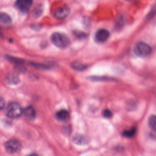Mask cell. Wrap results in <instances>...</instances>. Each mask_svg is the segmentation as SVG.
<instances>
[{
	"label": "cell",
	"instance_id": "1",
	"mask_svg": "<svg viewBox=\"0 0 156 156\" xmlns=\"http://www.w3.org/2000/svg\"><path fill=\"white\" fill-rule=\"evenodd\" d=\"M51 39L53 44L60 49H65L70 44V40L63 34L55 33L52 34Z\"/></svg>",
	"mask_w": 156,
	"mask_h": 156
},
{
	"label": "cell",
	"instance_id": "2",
	"mask_svg": "<svg viewBox=\"0 0 156 156\" xmlns=\"http://www.w3.org/2000/svg\"><path fill=\"white\" fill-rule=\"evenodd\" d=\"M23 110V109L18 103L11 102L6 108V114L10 118L17 119L22 115Z\"/></svg>",
	"mask_w": 156,
	"mask_h": 156
},
{
	"label": "cell",
	"instance_id": "3",
	"mask_svg": "<svg viewBox=\"0 0 156 156\" xmlns=\"http://www.w3.org/2000/svg\"><path fill=\"white\" fill-rule=\"evenodd\" d=\"M134 53L137 56L145 57L148 56L151 52V48L149 44L144 42L136 44L133 49Z\"/></svg>",
	"mask_w": 156,
	"mask_h": 156
},
{
	"label": "cell",
	"instance_id": "4",
	"mask_svg": "<svg viewBox=\"0 0 156 156\" xmlns=\"http://www.w3.org/2000/svg\"><path fill=\"white\" fill-rule=\"evenodd\" d=\"M4 147L7 152L10 154L18 153L22 148L21 144L16 140H8L4 144Z\"/></svg>",
	"mask_w": 156,
	"mask_h": 156
},
{
	"label": "cell",
	"instance_id": "5",
	"mask_svg": "<svg viewBox=\"0 0 156 156\" xmlns=\"http://www.w3.org/2000/svg\"><path fill=\"white\" fill-rule=\"evenodd\" d=\"M110 36V33L106 29H101L98 30L95 34V41L97 43L103 44L105 42Z\"/></svg>",
	"mask_w": 156,
	"mask_h": 156
},
{
	"label": "cell",
	"instance_id": "6",
	"mask_svg": "<svg viewBox=\"0 0 156 156\" xmlns=\"http://www.w3.org/2000/svg\"><path fill=\"white\" fill-rule=\"evenodd\" d=\"M32 4L33 0H16L15 2L17 8L23 12L29 11Z\"/></svg>",
	"mask_w": 156,
	"mask_h": 156
},
{
	"label": "cell",
	"instance_id": "7",
	"mask_svg": "<svg viewBox=\"0 0 156 156\" xmlns=\"http://www.w3.org/2000/svg\"><path fill=\"white\" fill-rule=\"evenodd\" d=\"M70 9L68 7H62L57 8L54 12L55 18L57 20H62L66 19L70 14Z\"/></svg>",
	"mask_w": 156,
	"mask_h": 156
},
{
	"label": "cell",
	"instance_id": "8",
	"mask_svg": "<svg viewBox=\"0 0 156 156\" xmlns=\"http://www.w3.org/2000/svg\"><path fill=\"white\" fill-rule=\"evenodd\" d=\"M23 115L30 120L34 119L36 116V112L34 108L31 106L25 108L23 110Z\"/></svg>",
	"mask_w": 156,
	"mask_h": 156
},
{
	"label": "cell",
	"instance_id": "9",
	"mask_svg": "<svg viewBox=\"0 0 156 156\" xmlns=\"http://www.w3.org/2000/svg\"><path fill=\"white\" fill-rule=\"evenodd\" d=\"M69 114L66 109H61L56 113L55 116L57 119L60 121H65L69 117Z\"/></svg>",
	"mask_w": 156,
	"mask_h": 156
},
{
	"label": "cell",
	"instance_id": "10",
	"mask_svg": "<svg viewBox=\"0 0 156 156\" xmlns=\"http://www.w3.org/2000/svg\"><path fill=\"white\" fill-rule=\"evenodd\" d=\"M7 83L10 85H15L18 83L20 81L19 76L15 74L11 73L8 75L6 78Z\"/></svg>",
	"mask_w": 156,
	"mask_h": 156
},
{
	"label": "cell",
	"instance_id": "11",
	"mask_svg": "<svg viewBox=\"0 0 156 156\" xmlns=\"http://www.w3.org/2000/svg\"><path fill=\"white\" fill-rule=\"evenodd\" d=\"M73 141L77 145H85L87 143V140L85 136L82 135H76L73 139Z\"/></svg>",
	"mask_w": 156,
	"mask_h": 156
},
{
	"label": "cell",
	"instance_id": "12",
	"mask_svg": "<svg viewBox=\"0 0 156 156\" xmlns=\"http://www.w3.org/2000/svg\"><path fill=\"white\" fill-rule=\"evenodd\" d=\"M1 23L5 25H9L12 23V19L9 15L4 12H2L0 15Z\"/></svg>",
	"mask_w": 156,
	"mask_h": 156
},
{
	"label": "cell",
	"instance_id": "13",
	"mask_svg": "<svg viewBox=\"0 0 156 156\" xmlns=\"http://www.w3.org/2000/svg\"><path fill=\"white\" fill-rule=\"evenodd\" d=\"M148 125L151 130L156 132V115H151L149 118Z\"/></svg>",
	"mask_w": 156,
	"mask_h": 156
},
{
	"label": "cell",
	"instance_id": "14",
	"mask_svg": "<svg viewBox=\"0 0 156 156\" xmlns=\"http://www.w3.org/2000/svg\"><path fill=\"white\" fill-rule=\"evenodd\" d=\"M136 128L134 127L131 128L128 130L123 131L122 135L125 137L131 138L134 136V135L136 134Z\"/></svg>",
	"mask_w": 156,
	"mask_h": 156
},
{
	"label": "cell",
	"instance_id": "15",
	"mask_svg": "<svg viewBox=\"0 0 156 156\" xmlns=\"http://www.w3.org/2000/svg\"><path fill=\"white\" fill-rule=\"evenodd\" d=\"M72 66L73 69L78 71H83L86 68V66L78 62H73L72 64Z\"/></svg>",
	"mask_w": 156,
	"mask_h": 156
},
{
	"label": "cell",
	"instance_id": "16",
	"mask_svg": "<svg viewBox=\"0 0 156 156\" xmlns=\"http://www.w3.org/2000/svg\"><path fill=\"white\" fill-rule=\"evenodd\" d=\"M7 59H9L10 62L15 64H22L23 63V60L19 58H15V57H12V56H7Z\"/></svg>",
	"mask_w": 156,
	"mask_h": 156
},
{
	"label": "cell",
	"instance_id": "17",
	"mask_svg": "<svg viewBox=\"0 0 156 156\" xmlns=\"http://www.w3.org/2000/svg\"><path fill=\"white\" fill-rule=\"evenodd\" d=\"M102 115L104 117L107 119L111 118L112 116V113L109 109H105L102 112Z\"/></svg>",
	"mask_w": 156,
	"mask_h": 156
},
{
	"label": "cell",
	"instance_id": "18",
	"mask_svg": "<svg viewBox=\"0 0 156 156\" xmlns=\"http://www.w3.org/2000/svg\"><path fill=\"white\" fill-rule=\"evenodd\" d=\"M33 65H34V66H36L37 67H39V68H42V69H48V66H46L45 65H43L38 64H34L33 63Z\"/></svg>",
	"mask_w": 156,
	"mask_h": 156
},
{
	"label": "cell",
	"instance_id": "19",
	"mask_svg": "<svg viewBox=\"0 0 156 156\" xmlns=\"http://www.w3.org/2000/svg\"><path fill=\"white\" fill-rule=\"evenodd\" d=\"M0 107H1V109H2L4 107V102L3 101V99H2V98H1V102H0Z\"/></svg>",
	"mask_w": 156,
	"mask_h": 156
},
{
	"label": "cell",
	"instance_id": "20",
	"mask_svg": "<svg viewBox=\"0 0 156 156\" xmlns=\"http://www.w3.org/2000/svg\"><path fill=\"white\" fill-rule=\"evenodd\" d=\"M126 1H131V0H126Z\"/></svg>",
	"mask_w": 156,
	"mask_h": 156
}]
</instances>
